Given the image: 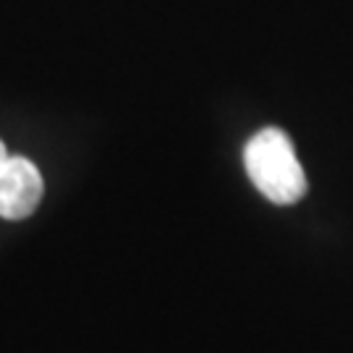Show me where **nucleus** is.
<instances>
[{
	"label": "nucleus",
	"instance_id": "f03ea898",
	"mask_svg": "<svg viewBox=\"0 0 353 353\" xmlns=\"http://www.w3.org/2000/svg\"><path fill=\"white\" fill-rule=\"evenodd\" d=\"M42 176L26 157H8L0 168V217L24 220L37 210L42 199Z\"/></svg>",
	"mask_w": 353,
	"mask_h": 353
},
{
	"label": "nucleus",
	"instance_id": "7ed1b4c3",
	"mask_svg": "<svg viewBox=\"0 0 353 353\" xmlns=\"http://www.w3.org/2000/svg\"><path fill=\"white\" fill-rule=\"evenodd\" d=\"M8 157H11V154H8V150H6V144L0 141V168L6 165V160H8Z\"/></svg>",
	"mask_w": 353,
	"mask_h": 353
},
{
	"label": "nucleus",
	"instance_id": "f257e3e1",
	"mask_svg": "<svg viewBox=\"0 0 353 353\" xmlns=\"http://www.w3.org/2000/svg\"><path fill=\"white\" fill-rule=\"evenodd\" d=\"M243 165L252 183L270 202L296 204L303 199L306 176L285 131L262 128L254 134L243 150Z\"/></svg>",
	"mask_w": 353,
	"mask_h": 353
}]
</instances>
